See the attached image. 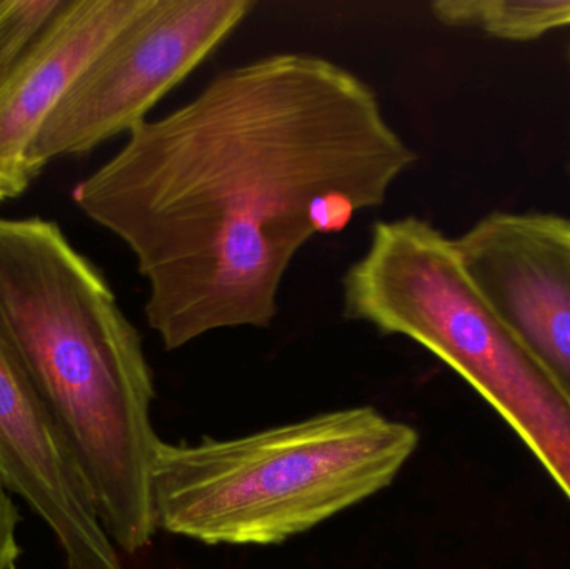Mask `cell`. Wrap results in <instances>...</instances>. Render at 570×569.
Returning a JSON list of instances; mask_svg holds the SVG:
<instances>
[{
	"label": "cell",
	"mask_w": 570,
	"mask_h": 569,
	"mask_svg": "<svg viewBox=\"0 0 570 569\" xmlns=\"http://www.w3.org/2000/svg\"><path fill=\"white\" fill-rule=\"evenodd\" d=\"M415 163L364 79L325 57L274 53L137 126L72 197L132 253L147 324L176 351L273 326L302 247L381 207Z\"/></svg>",
	"instance_id": "obj_1"
},
{
	"label": "cell",
	"mask_w": 570,
	"mask_h": 569,
	"mask_svg": "<svg viewBox=\"0 0 570 569\" xmlns=\"http://www.w3.org/2000/svg\"><path fill=\"white\" fill-rule=\"evenodd\" d=\"M0 323L110 540L127 555L146 550L160 443L153 370L112 287L56 220L0 217Z\"/></svg>",
	"instance_id": "obj_2"
},
{
	"label": "cell",
	"mask_w": 570,
	"mask_h": 569,
	"mask_svg": "<svg viewBox=\"0 0 570 569\" xmlns=\"http://www.w3.org/2000/svg\"><path fill=\"white\" fill-rule=\"evenodd\" d=\"M421 434L372 406L327 411L229 440H160L157 531L207 547H276L387 490Z\"/></svg>",
	"instance_id": "obj_3"
},
{
	"label": "cell",
	"mask_w": 570,
	"mask_h": 569,
	"mask_svg": "<svg viewBox=\"0 0 570 569\" xmlns=\"http://www.w3.org/2000/svg\"><path fill=\"white\" fill-rule=\"evenodd\" d=\"M344 316L448 364L521 438L570 503V396L501 323L454 239L421 217L379 220L342 277Z\"/></svg>",
	"instance_id": "obj_4"
},
{
	"label": "cell",
	"mask_w": 570,
	"mask_h": 569,
	"mask_svg": "<svg viewBox=\"0 0 570 569\" xmlns=\"http://www.w3.org/2000/svg\"><path fill=\"white\" fill-rule=\"evenodd\" d=\"M253 0H147L67 90L30 150L36 176L146 122L253 12Z\"/></svg>",
	"instance_id": "obj_5"
},
{
	"label": "cell",
	"mask_w": 570,
	"mask_h": 569,
	"mask_svg": "<svg viewBox=\"0 0 570 569\" xmlns=\"http://www.w3.org/2000/svg\"><path fill=\"white\" fill-rule=\"evenodd\" d=\"M454 247L495 316L570 396V219L492 213Z\"/></svg>",
	"instance_id": "obj_6"
},
{
	"label": "cell",
	"mask_w": 570,
	"mask_h": 569,
	"mask_svg": "<svg viewBox=\"0 0 570 569\" xmlns=\"http://www.w3.org/2000/svg\"><path fill=\"white\" fill-rule=\"evenodd\" d=\"M0 483L49 528L63 569H124L79 467L2 323Z\"/></svg>",
	"instance_id": "obj_7"
},
{
	"label": "cell",
	"mask_w": 570,
	"mask_h": 569,
	"mask_svg": "<svg viewBox=\"0 0 570 569\" xmlns=\"http://www.w3.org/2000/svg\"><path fill=\"white\" fill-rule=\"evenodd\" d=\"M147 0H69L12 76L0 87V203L37 179L30 150L67 90L90 60Z\"/></svg>",
	"instance_id": "obj_8"
},
{
	"label": "cell",
	"mask_w": 570,
	"mask_h": 569,
	"mask_svg": "<svg viewBox=\"0 0 570 569\" xmlns=\"http://www.w3.org/2000/svg\"><path fill=\"white\" fill-rule=\"evenodd\" d=\"M431 12L444 26L479 29L512 42L570 26V0H438Z\"/></svg>",
	"instance_id": "obj_9"
},
{
	"label": "cell",
	"mask_w": 570,
	"mask_h": 569,
	"mask_svg": "<svg viewBox=\"0 0 570 569\" xmlns=\"http://www.w3.org/2000/svg\"><path fill=\"white\" fill-rule=\"evenodd\" d=\"M69 0H0V87Z\"/></svg>",
	"instance_id": "obj_10"
},
{
	"label": "cell",
	"mask_w": 570,
	"mask_h": 569,
	"mask_svg": "<svg viewBox=\"0 0 570 569\" xmlns=\"http://www.w3.org/2000/svg\"><path fill=\"white\" fill-rule=\"evenodd\" d=\"M13 569H17V568H13Z\"/></svg>",
	"instance_id": "obj_11"
}]
</instances>
